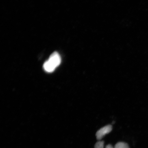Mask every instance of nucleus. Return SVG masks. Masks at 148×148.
Listing matches in <instances>:
<instances>
[{
	"label": "nucleus",
	"instance_id": "nucleus-1",
	"mask_svg": "<svg viewBox=\"0 0 148 148\" xmlns=\"http://www.w3.org/2000/svg\"><path fill=\"white\" fill-rule=\"evenodd\" d=\"M61 62L60 55L57 52H54L49 57V60L44 63V69L48 73H51L60 65Z\"/></svg>",
	"mask_w": 148,
	"mask_h": 148
},
{
	"label": "nucleus",
	"instance_id": "nucleus-2",
	"mask_svg": "<svg viewBox=\"0 0 148 148\" xmlns=\"http://www.w3.org/2000/svg\"><path fill=\"white\" fill-rule=\"evenodd\" d=\"M112 125H108L102 127L96 133V136L98 140H100L105 135L109 134L112 131Z\"/></svg>",
	"mask_w": 148,
	"mask_h": 148
},
{
	"label": "nucleus",
	"instance_id": "nucleus-3",
	"mask_svg": "<svg viewBox=\"0 0 148 148\" xmlns=\"http://www.w3.org/2000/svg\"><path fill=\"white\" fill-rule=\"evenodd\" d=\"M95 148H114V147L110 144H108L104 147V141L99 140L96 143Z\"/></svg>",
	"mask_w": 148,
	"mask_h": 148
},
{
	"label": "nucleus",
	"instance_id": "nucleus-4",
	"mask_svg": "<svg viewBox=\"0 0 148 148\" xmlns=\"http://www.w3.org/2000/svg\"><path fill=\"white\" fill-rule=\"evenodd\" d=\"M114 148H129V147L127 143L125 142H120L116 144Z\"/></svg>",
	"mask_w": 148,
	"mask_h": 148
}]
</instances>
